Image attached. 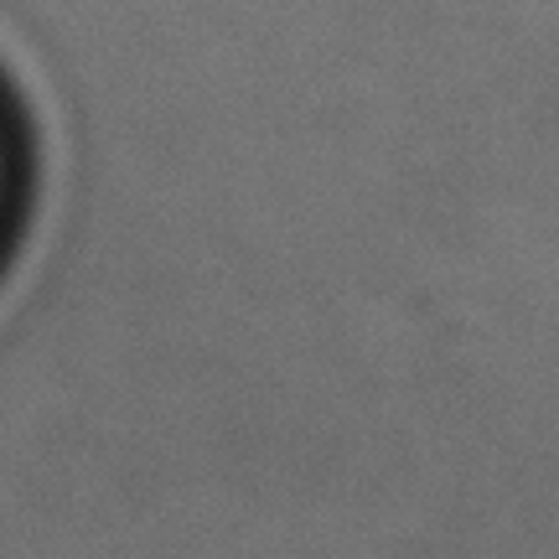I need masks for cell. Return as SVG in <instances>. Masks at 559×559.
<instances>
[{
	"instance_id": "obj_1",
	"label": "cell",
	"mask_w": 559,
	"mask_h": 559,
	"mask_svg": "<svg viewBox=\"0 0 559 559\" xmlns=\"http://www.w3.org/2000/svg\"><path fill=\"white\" fill-rule=\"evenodd\" d=\"M0 202H5V145H0Z\"/></svg>"
}]
</instances>
